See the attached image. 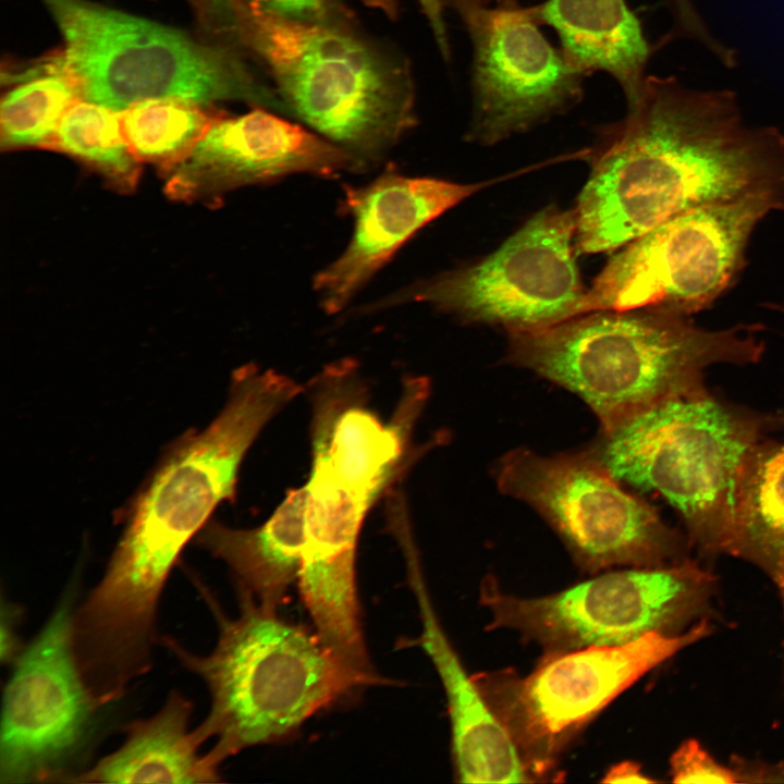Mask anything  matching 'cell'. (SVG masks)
Wrapping results in <instances>:
<instances>
[{"instance_id":"obj_1","label":"cell","mask_w":784,"mask_h":784,"mask_svg":"<svg viewBox=\"0 0 784 784\" xmlns=\"http://www.w3.org/2000/svg\"><path fill=\"white\" fill-rule=\"evenodd\" d=\"M596 159L576 206V252L624 246L671 217L784 194V133L749 122L728 89L648 76Z\"/></svg>"},{"instance_id":"obj_2","label":"cell","mask_w":784,"mask_h":784,"mask_svg":"<svg viewBox=\"0 0 784 784\" xmlns=\"http://www.w3.org/2000/svg\"><path fill=\"white\" fill-rule=\"evenodd\" d=\"M301 392L285 375L242 366L218 416L168 445L127 507L102 577L76 605L75 633L88 652L126 666L152 659L171 571L213 510L234 500L241 463L259 432Z\"/></svg>"},{"instance_id":"obj_3","label":"cell","mask_w":784,"mask_h":784,"mask_svg":"<svg viewBox=\"0 0 784 784\" xmlns=\"http://www.w3.org/2000/svg\"><path fill=\"white\" fill-rule=\"evenodd\" d=\"M311 468L298 587L309 616L342 626L360 615L356 581L359 534L372 505L404 468L424 403L401 395L389 421L368 407L357 367L332 364L308 383Z\"/></svg>"},{"instance_id":"obj_4","label":"cell","mask_w":784,"mask_h":784,"mask_svg":"<svg viewBox=\"0 0 784 784\" xmlns=\"http://www.w3.org/2000/svg\"><path fill=\"white\" fill-rule=\"evenodd\" d=\"M196 587L218 623V640L199 656L170 636L163 645L206 684L210 709L194 728L218 768L228 758L294 736L322 709L362 687L391 684L336 656L314 630L280 616L277 608L238 596L240 613L226 616L210 591Z\"/></svg>"},{"instance_id":"obj_5","label":"cell","mask_w":784,"mask_h":784,"mask_svg":"<svg viewBox=\"0 0 784 784\" xmlns=\"http://www.w3.org/2000/svg\"><path fill=\"white\" fill-rule=\"evenodd\" d=\"M757 324L708 330L658 309L595 310L510 334L507 359L583 399L601 429L669 399L703 390L706 369L763 354Z\"/></svg>"},{"instance_id":"obj_6","label":"cell","mask_w":784,"mask_h":784,"mask_svg":"<svg viewBox=\"0 0 784 784\" xmlns=\"http://www.w3.org/2000/svg\"><path fill=\"white\" fill-rule=\"evenodd\" d=\"M230 32L269 70L285 114L350 154L360 172L416 123L407 66L342 21H289L241 0Z\"/></svg>"},{"instance_id":"obj_7","label":"cell","mask_w":784,"mask_h":784,"mask_svg":"<svg viewBox=\"0 0 784 784\" xmlns=\"http://www.w3.org/2000/svg\"><path fill=\"white\" fill-rule=\"evenodd\" d=\"M759 428L703 389L601 429L586 451L618 481L660 493L705 551L732 554L738 489Z\"/></svg>"},{"instance_id":"obj_8","label":"cell","mask_w":784,"mask_h":784,"mask_svg":"<svg viewBox=\"0 0 784 784\" xmlns=\"http://www.w3.org/2000/svg\"><path fill=\"white\" fill-rule=\"evenodd\" d=\"M64 40L58 68L79 97L122 112L158 98L238 100L284 115L278 93L230 50L87 0H41Z\"/></svg>"},{"instance_id":"obj_9","label":"cell","mask_w":784,"mask_h":784,"mask_svg":"<svg viewBox=\"0 0 784 784\" xmlns=\"http://www.w3.org/2000/svg\"><path fill=\"white\" fill-rule=\"evenodd\" d=\"M784 210L783 193H760L679 212L614 255L586 291L580 315L658 309L691 317L739 278L757 226Z\"/></svg>"},{"instance_id":"obj_10","label":"cell","mask_w":784,"mask_h":784,"mask_svg":"<svg viewBox=\"0 0 784 784\" xmlns=\"http://www.w3.org/2000/svg\"><path fill=\"white\" fill-rule=\"evenodd\" d=\"M707 632L700 622L681 635L651 632L617 646L551 651L527 675L500 670L473 678L536 781L611 701Z\"/></svg>"},{"instance_id":"obj_11","label":"cell","mask_w":784,"mask_h":784,"mask_svg":"<svg viewBox=\"0 0 784 784\" xmlns=\"http://www.w3.org/2000/svg\"><path fill=\"white\" fill-rule=\"evenodd\" d=\"M712 588L709 574L684 561L608 572L532 598L503 592L487 577L480 603L489 629L515 630L551 652L623 645L651 632L677 635L706 610Z\"/></svg>"},{"instance_id":"obj_12","label":"cell","mask_w":784,"mask_h":784,"mask_svg":"<svg viewBox=\"0 0 784 784\" xmlns=\"http://www.w3.org/2000/svg\"><path fill=\"white\" fill-rule=\"evenodd\" d=\"M494 474L498 489L544 518L586 572L662 566L679 553L677 532L586 450L547 456L517 448Z\"/></svg>"},{"instance_id":"obj_13","label":"cell","mask_w":784,"mask_h":784,"mask_svg":"<svg viewBox=\"0 0 784 784\" xmlns=\"http://www.w3.org/2000/svg\"><path fill=\"white\" fill-rule=\"evenodd\" d=\"M78 584L63 591L38 634L14 660L4 686L1 783H69L84 770L108 707L90 690L73 635Z\"/></svg>"},{"instance_id":"obj_14","label":"cell","mask_w":784,"mask_h":784,"mask_svg":"<svg viewBox=\"0 0 784 784\" xmlns=\"http://www.w3.org/2000/svg\"><path fill=\"white\" fill-rule=\"evenodd\" d=\"M575 210L548 207L481 262L414 282L367 309L425 303L509 333L552 327L579 316L586 293L575 261Z\"/></svg>"},{"instance_id":"obj_15","label":"cell","mask_w":784,"mask_h":784,"mask_svg":"<svg viewBox=\"0 0 784 784\" xmlns=\"http://www.w3.org/2000/svg\"><path fill=\"white\" fill-rule=\"evenodd\" d=\"M452 1L473 42V139L494 144L581 99L585 72L544 38L532 9Z\"/></svg>"},{"instance_id":"obj_16","label":"cell","mask_w":784,"mask_h":784,"mask_svg":"<svg viewBox=\"0 0 784 784\" xmlns=\"http://www.w3.org/2000/svg\"><path fill=\"white\" fill-rule=\"evenodd\" d=\"M360 172L346 151L302 124L258 107L215 120L192 151L166 174V194L182 201H217L240 187L294 174L333 177Z\"/></svg>"},{"instance_id":"obj_17","label":"cell","mask_w":784,"mask_h":784,"mask_svg":"<svg viewBox=\"0 0 784 784\" xmlns=\"http://www.w3.org/2000/svg\"><path fill=\"white\" fill-rule=\"evenodd\" d=\"M481 187L393 170L347 186L341 209L352 217L353 232L342 253L314 277L319 305L331 315L343 310L418 231Z\"/></svg>"},{"instance_id":"obj_18","label":"cell","mask_w":784,"mask_h":784,"mask_svg":"<svg viewBox=\"0 0 784 784\" xmlns=\"http://www.w3.org/2000/svg\"><path fill=\"white\" fill-rule=\"evenodd\" d=\"M399 542L421 622L417 644L432 662L448 702L454 775L461 783L532 782L506 730L490 710L446 636L428 592L409 524Z\"/></svg>"},{"instance_id":"obj_19","label":"cell","mask_w":784,"mask_h":784,"mask_svg":"<svg viewBox=\"0 0 784 784\" xmlns=\"http://www.w3.org/2000/svg\"><path fill=\"white\" fill-rule=\"evenodd\" d=\"M305 487L290 489L260 526L238 529L208 520L195 541L230 569L237 596L279 608L298 580L305 539Z\"/></svg>"},{"instance_id":"obj_20","label":"cell","mask_w":784,"mask_h":784,"mask_svg":"<svg viewBox=\"0 0 784 784\" xmlns=\"http://www.w3.org/2000/svg\"><path fill=\"white\" fill-rule=\"evenodd\" d=\"M193 702L181 691H170L163 706L149 718L126 726L123 744L87 767L69 783L200 784L221 781L220 768L189 730Z\"/></svg>"},{"instance_id":"obj_21","label":"cell","mask_w":784,"mask_h":784,"mask_svg":"<svg viewBox=\"0 0 784 784\" xmlns=\"http://www.w3.org/2000/svg\"><path fill=\"white\" fill-rule=\"evenodd\" d=\"M532 11L538 22L555 28L576 68L609 73L623 89L628 109L639 101L650 49L625 0H548Z\"/></svg>"},{"instance_id":"obj_22","label":"cell","mask_w":784,"mask_h":784,"mask_svg":"<svg viewBox=\"0 0 784 784\" xmlns=\"http://www.w3.org/2000/svg\"><path fill=\"white\" fill-rule=\"evenodd\" d=\"M732 554L771 573L784 555V444H758L737 495Z\"/></svg>"},{"instance_id":"obj_23","label":"cell","mask_w":784,"mask_h":784,"mask_svg":"<svg viewBox=\"0 0 784 784\" xmlns=\"http://www.w3.org/2000/svg\"><path fill=\"white\" fill-rule=\"evenodd\" d=\"M50 149L83 161L119 192L138 183L140 162L125 138L121 112L84 99L63 115Z\"/></svg>"},{"instance_id":"obj_24","label":"cell","mask_w":784,"mask_h":784,"mask_svg":"<svg viewBox=\"0 0 784 784\" xmlns=\"http://www.w3.org/2000/svg\"><path fill=\"white\" fill-rule=\"evenodd\" d=\"M128 146L139 162L168 174L204 136L215 119L203 106L177 98L137 102L121 112Z\"/></svg>"},{"instance_id":"obj_25","label":"cell","mask_w":784,"mask_h":784,"mask_svg":"<svg viewBox=\"0 0 784 784\" xmlns=\"http://www.w3.org/2000/svg\"><path fill=\"white\" fill-rule=\"evenodd\" d=\"M78 99L74 83L58 65L53 73L10 89L1 100V148H50L63 115Z\"/></svg>"},{"instance_id":"obj_26","label":"cell","mask_w":784,"mask_h":784,"mask_svg":"<svg viewBox=\"0 0 784 784\" xmlns=\"http://www.w3.org/2000/svg\"><path fill=\"white\" fill-rule=\"evenodd\" d=\"M671 774L676 783L743 782L742 768L734 770L719 763L695 740L685 742L673 755Z\"/></svg>"},{"instance_id":"obj_27","label":"cell","mask_w":784,"mask_h":784,"mask_svg":"<svg viewBox=\"0 0 784 784\" xmlns=\"http://www.w3.org/2000/svg\"><path fill=\"white\" fill-rule=\"evenodd\" d=\"M256 10L294 22L330 23L340 20V0H249Z\"/></svg>"},{"instance_id":"obj_28","label":"cell","mask_w":784,"mask_h":784,"mask_svg":"<svg viewBox=\"0 0 784 784\" xmlns=\"http://www.w3.org/2000/svg\"><path fill=\"white\" fill-rule=\"evenodd\" d=\"M21 612L22 610L15 603L2 599L0 627V659L2 664L13 663L24 648L16 632Z\"/></svg>"},{"instance_id":"obj_29","label":"cell","mask_w":784,"mask_h":784,"mask_svg":"<svg viewBox=\"0 0 784 784\" xmlns=\"http://www.w3.org/2000/svg\"><path fill=\"white\" fill-rule=\"evenodd\" d=\"M421 11L428 20L429 26L436 39V44L442 56L448 59L450 46L448 40L446 26L443 13V0H417Z\"/></svg>"},{"instance_id":"obj_30","label":"cell","mask_w":784,"mask_h":784,"mask_svg":"<svg viewBox=\"0 0 784 784\" xmlns=\"http://www.w3.org/2000/svg\"><path fill=\"white\" fill-rule=\"evenodd\" d=\"M603 783H652L654 780L647 777L636 762L623 761L612 765L607 771Z\"/></svg>"},{"instance_id":"obj_31","label":"cell","mask_w":784,"mask_h":784,"mask_svg":"<svg viewBox=\"0 0 784 784\" xmlns=\"http://www.w3.org/2000/svg\"><path fill=\"white\" fill-rule=\"evenodd\" d=\"M236 0H198L203 11L207 12L212 20L225 24L231 16L233 4Z\"/></svg>"},{"instance_id":"obj_32","label":"cell","mask_w":784,"mask_h":784,"mask_svg":"<svg viewBox=\"0 0 784 784\" xmlns=\"http://www.w3.org/2000/svg\"><path fill=\"white\" fill-rule=\"evenodd\" d=\"M770 575L773 576L780 588L784 604V555L776 562Z\"/></svg>"},{"instance_id":"obj_33","label":"cell","mask_w":784,"mask_h":784,"mask_svg":"<svg viewBox=\"0 0 784 784\" xmlns=\"http://www.w3.org/2000/svg\"><path fill=\"white\" fill-rule=\"evenodd\" d=\"M774 307L780 308L781 311H784V306H777V305L775 306V305H774Z\"/></svg>"},{"instance_id":"obj_34","label":"cell","mask_w":784,"mask_h":784,"mask_svg":"<svg viewBox=\"0 0 784 784\" xmlns=\"http://www.w3.org/2000/svg\"><path fill=\"white\" fill-rule=\"evenodd\" d=\"M196 1H198V0H196Z\"/></svg>"}]
</instances>
